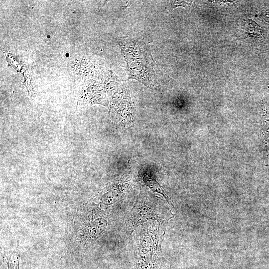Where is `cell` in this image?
<instances>
[{"label": "cell", "instance_id": "52a82bcc", "mask_svg": "<svg viewBox=\"0 0 269 269\" xmlns=\"http://www.w3.org/2000/svg\"><path fill=\"white\" fill-rule=\"evenodd\" d=\"M20 254L19 251H13L7 262L8 269H20Z\"/></svg>", "mask_w": 269, "mask_h": 269}, {"label": "cell", "instance_id": "7a4b0ae2", "mask_svg": "<svg viewBox=\"0 0 269 269\" xmlns=\"http://www.w3.org/2000/svg\"><path fill=\"white\" fill-rule=\"evenodd\" d=\"M120 45L127 62L129 78L136 79L146 86H153L154 63L148 45L134 39L123 40Z\"/></svg>", "mask_w": 269, "mask_h": 269}, {"label": "cell", "instance_id": "5b68a950", "mask_svg": "<svg viewBox=\"0 0 269 269\" xmlns=\"http://www.w3.org/2000/svg\"><path fill=\"white\" fill-rule=\"evenodd\" d=\"M263 125L261 136V147L264 155L269 161V114L263 108Z\"/></svg>", "mask_w": 269, "mask_h": 269}, {"label": "cell", "instance_id": "6da1fadb", "mask_svg": "<svg viewBox=\"0 0 269 269\" xmlns=\"http://www.w3.org/2000/svg\"><path fill=\"white\" fill-rule=\"evenodd\" d=\"M167 225L151 220L135 230L136 269H168L161 247Z\"/></svg>", "mask_w": 269, "mask_h": 269}, {"label": "cell", "instance_id": "3957f363", "mask_svg": "<svg viewBox=\"0 0 269 269\" xmlns=\"http://www.w3.org/2000/svg\"><path fill=\"white\" fill-rule=\"evenodd\" d=\"M174 216L162 200H159L157 197H141L126 217L125 230L128 235L131 236L136 228L148 221L156 220L168 224Z\"/></svg>", "mask_w": 269, "mask_h": 269}, {"label": "cell", "instance_id": "8992f818", "mask_svg": "<svg viewBox=\"0 0 269 269\" xmlns=\"http://www.w3.org/2000/svg\"><path fill=\"white\" fill-rule=\"evenodd\" d=\"M143 180L145 184L148 186L151 190L162 195L166 199L168 204L169 205H171L170 203V199H169L168 196L165 193L164 190L155 179L149 178L147 176H144Z\"/></svg>", "mask_w": 269, "mask_h": 269}, {"label": "cell", "instance_id": "277c9868", "mask_svg": "<svg viewBox=\"0 0 269 269\" xmlns=\"http://www.w3.org/2000/svg\"><path fill=\"white\" fill-rule=\"evenodd\" d=\"M85 215L79 233L81 241L90 245L106 231L108 222L106 213L95 204L87 206Z\"/></svg>", "mask_w": 269, "mask_h": 269}]
</instances>
